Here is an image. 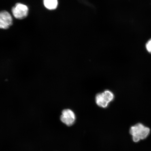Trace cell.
<instances>
[{"label": "cell", "instance_id": "6da1fadb", "mask_svg": "<svg viewBox=\"0 0 151 151\" xmlns=\"http://www.w3.org/2000/svg\"><path fill=\"white\" fill-rule=\"evenodd\" d=\"M150 132V128L145 127L141 123L132 126L129 130V133L132 136L133 141L135 142L146 138Z\"/></svg>", "mask_w": 151, "mask_h": 151}, {"label": "cell", "instance_id": "7a4b0ae2", "mask_svg": "<svg viewBox=\"0 0 151 151\" xmlns=\"http://www.w3.org/2000/svg\"><path fill=\"white\" fill-rule=\"evenodd\" d=\"M114 99V95L110 91H105L102 93H98L96 96V102L99 106L105 108Z\"/></svg>", "mask_w": 151, "mask_h": 151}, {"label": "cell", "instance_id": "3957f363", "mask_svg": "<svg viewBox=\"0 0 151 151\" xmlns=\"http://www.w3.org/2000/svg\"><path fill=\"white\" fill-rule=\"evenodd\" d=\"M28 7L20 3H17L12 7V12L14 17L18 19H22L27 17L28 14Z\"/></svg>", "mask_w": 151, "mask_h": 151}, {"label": "cell", "instance_id": "277c9868", "mask_svg": "<svg viewBox=\"0 0 151 151\" xmlns=\"http://www.w3.org/2000/svg\"><path fill=\"white\" fill-rule=\"evenodd\" d=\"M76 117L74 112L71 109H66L62 111L60 116L61 121L68 126H73L74 124Z\"/></svg>", "mask_w": 151, "mask_h": 151}, {"label": "cell", "instance_id": "5b68a950", "mask_svg": "<svg viewBox=\"0 0 151 151\" xmlns=\"http://www.w3.org/2000/svg\"><path fill=\"white\" fill-rule=\"evenodd\" d=\"M12 23V18L9 12L5 11L0 12V28L8 29Z\"/></svg>", "mask_w": 151, "mask_h": 151}, {"label": "cell", "instance_id": "8992f818", "mask_svg": "<svg viewBox=\"0 0 151 151\" xmlns=\"http://www.w3.org/2000/svg\"><path fill=\"white\" fill-rule=\"evenodd\" d=\"M43 2L45 6L50 10L55 9L58 5V0H43Z\"/></svg>", "mask_w": 151, "mask_h": 151}, {"label": "cell", "instance_id": "52a82bcc", "mask_svg": "<svg viewBox=\"0 0 151 151\" xmlns=\"http://www.w3.org/2000/svg\"><path fill=\"white\" fill-rule=\"evenodd\" d=\"M146 48L149 52H151V39L147 43Z\"/></svg>", "mask_w": 151, "mask_h": 151}]
</instances>
